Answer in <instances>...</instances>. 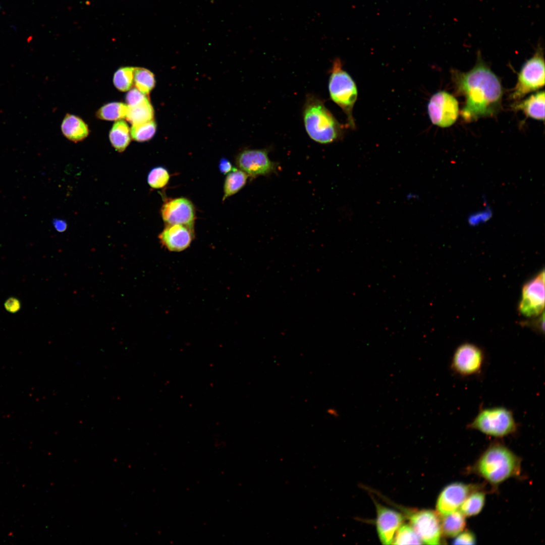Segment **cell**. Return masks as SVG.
Segmentation results:
<instances>
[{"label": "cell", "instance_id": "1", "mask_svg": "<svg viewBox=\"0 0 545 545\" xmlns=\"http://www.w3.org/2000/svg\"><path fill=\"white\" fill-rule=\"evenodd\" d=\"M478 58L476 65L469 71L453 72L456 93L465 97L460 115L468 123L498 113L503 94L499 78Z\"/></svg>", "mask_w": 545, "mask_h": 545}, {"label": "cell", "instance_id": "2", "mask_svg": "<svg viewBox=\"0 0 545 545\" xmlns=\"http://www.w3.org/2000/svg\"><path fill=\"white\" fill-rule=\"evenodd\" d=\"M475 471L492 484H499L520 472L521 460L505 446H489L474 465Z\"/></svg>", "mask_w": 545, "mask_h": 545}, {"label": "cell", "instance_id": "3", "mask_svg": "<svg viewBox=\"0 0 545 545\" xmlns=\"http://www.w3.org/2000/svg\"><path fill=\"white\" fill-rule=\"evenodd\" d=\"M303 119L309 136L321 144L332 143L342 134L339 123L323 101L316 96L308 94L303 108Z\"/></svg>", "mask_w": 545, "mask_h": 545}, {"label": "cell", "instance_id": "4", "mask_svg": "<svg viewBox=\"0 0 545 545\" xmlns=\"http://www.w3.org/2000/svg\"><path fill=\"white\" fill-rule=\"evenodd\" d=\"M329 90L332 100L343 110L350 125L354 126L352 111L357 97V87L351 76L342 69L338 58L333 63Z\"/></svg>", "mask_w": 545, "mask_h": 545}, {"label": "cell", "instance_id": "5", "mask_svg": "<svg viewBox=\"0 0 545 545\" xmlns=\"http://www.w3.org/2000/svg\"><path fill=\"white\" fill-rule=\"evenodd\" d=\"M468 427L487 435L501 438L515 432L517 424L510 410L496 407L481 410Z\"/></svg>", "mask_w": 545, "mask_h": 545}, {"label": "cell", "instance_id": "6", "mask_svg": "<svg viewBox=\"0 0 545 545\" xmlns=\"http://www.w3.org/2000/svg\"><path fill=\"white\" fill-rule=\"evenodd\" d=\"M544 61L541 47L523 64L518 74L517 84L511 97L519 100L528 93L544 85Z\"/></svg>", "mask_w": 545, "mask_h": 545}, {"label": "cell", "instance_id": "7", "mask_svg": "<svg viewBox=\"0 0 545 545\" xmlns=\"http://www.w3.org/2000/svg\"><path fill=\"white\" fill-rule=\"evenodd\" d=\"M410 524L422 543L439 544L442 534L440 517L431 510L407 511Z\"/></svg>", "mask_w": 545, "mask_h": 545}, {"label": "cell", "instance_id": "8", "mask_svg": "<svg viewBox=\"0 0 545 545\" xmlns=\"http://www.w3.org/2000/svg\"><path fill=\"white\" fill-rule=\"evenodd\" d=\"M544 307V271L523 286L518 310L526 317H536L543 312Z\"/></svg>", "mask_w": 545, "mask_h": 545}, {"label": "cell", "instance_id": "9", "mask_svg": "<svg viewBox=\"0 0 545 545\" xmlns=\"http://www.w3.org/2000/svg\"><path fill=\"white\" fill-rule=\"evenodd\" d=\"M427 111L432 123L442 128L455 123L459 115L457 99L451 94L441 91L434 94L427 105Z\"/></svg>", "mask_w": 545, "mask_h": 545}, {"label": "cell", "instance_id": "10", "mask_svg": "<svg viewBox=\"0 0 545 545\" xmlns=\"http://www.w3.org/2000/svg\"><path fill=\"white\" fill-rule=\"evenodd\" d=\"M483 362L484 354L479 347L471 343H464L454 353L451 368L457 374L468 376L479 373Z\"/></svg>", "mask_w": 545, "mask_h": 545}, {"label": "cell", "instance_id": "11", "mask_svg": "<svg viewBox=\"0 0 545 545\" xmlns=\"http://www.w3.org/2000/svg\"><path fill=\"white\" fill-rule=\"evenodd\" d=\"M477 490L478 488L475 485L461 482H454L447 485L437 499V513L442 517L459 510L466 498Z\"/></svg>", "mask_w": 545, "mask_h": 545}, {"label": "cell", "instance_id": "12", "mask_svg": "<svg viewBox=\"0 0 545 545\" xmlns=\"http://www.w3.org/2000/svg\"><path fill=\"white\" fill-rule=\"evenodd\" d=\"M161 214L167 225H182L194 230L195 210L192 202L186 198L167 201L161 207Z\"/></svg>", "mask_w": 545, "mask_h": 545}, {"label": "cell", "instance_id": "13", "mask_svg": "<svg viewBox=\"0 0 545 545\" xmlns=\"http://www.w3.org/2000/svg\"><path fill=\"white\" fill-rule=\"evenodd\" d=\"M236 162L240 170L251 177L268 175L275 169L264 149L244 150L238 154Z\"/></svg>", "mask_w": 545, "mask_h": 545}, {"label": "cell", "instance_id": "14", "mask_svg": "<svg viewBox=\"0 0 545 545\" xmlns=\"http://www.w3.org/2000/svg\"><path fill=\"white\" fill-rule=\"evenodd\" d=\"M375 506L376 527L379 540L383 544H392L395 533L402 525L404 516L377 502Z\"/></svg>", "mask_w": 545, "mask_h": 545}, {"label": "cell", "instance_id": "15", "mask_svg": "<svg viewBox=\"0 0 545 545\" xmlns=\"http://www.w3.org/2000/svg\"><path fill=\"white\" fill-rule=\"evenodd\" d=\"M194 230L179 225H167L158 235L162 246L170 251L180 252L189 247L194 238Z\"/></svg>", "mask_w": 545, "mask_h": 545}, {"label": "cell", "instance_id": "16", "mask_svg": "<svg viewBox=\"0 0 545 545\" xmlns=\"http://www.w3.org/2000/svg\"><path fill=\"white\" fill-rule=\"evenodd\" d=\"M544 91H541L514 105V109L521 110L528 117L544 120Z\"/></svg>", "mask_w": 545, "mask_h": 545}, {"label": "cell", "instance_id": "17", "mask_svg": "<svg viewBox=\"0 0 545 545\" xmlns=\"http://www.w3.org/2000/svg\"><path fill=\"white\" fill-rule=\"evenodd\" d=\"M64 135L69 140L77 142L84 139L89 134L87 125L80 118L67 114L61 125Z\"/></svg>", "mask_w": 545, "mask_h": 545}, {"label": "cell", "instance_id": "18", "mask_svg": "<svg viewBox=\"0 0 545 545\" xmlns=\"http://www.w3.org/2000/svg\"><path fill=\"white\" fill-rule=\"evenodd\" d=\"M130 133L128 124L122 119L114 124L110 131L109 138L116 151L122 152L126 149L131 141Z\"/></svg>", "mask_w": 545, "mask_h": 545}, {"label": "cell", "instance_id": "19", "mask_svg": "<svg viewBox=\"0 0 545 545\" xmlns=\"http://www.w3.org/2000/svg\"><path fill=\"white\" fill-rule=\"evenodd\" d=\"M465 516L457 510L442 516L441 520L442 533L448 537H455L463 531L465 525Z\"/></svg>", "mask_w": 545, "mask_h": 545}, {"label": "cell", "instance_id": "20", "mask_svg": "<svg viewBox=\"0 0 545 545\" xmlns=\"http://www.w3.org/2000/svg\"><path fill=\"white\" fill-rule=\"evenodd\" d=\"M248 176L241 170L233 168L225 179L224 185V201L228 197L236 194L246 184Z\"/></svg>", "mask_w": 545, "mask_h": 545}, {"label": "cell", "instance_id": "21", "mask_svg": "<svg viewBox=\"0 0 545 545\" xmlns=\"http://www.w3.org/2000/svg\"><path fill=\"white\" fill-rule=\"evenodd\" d=\"M153 116V108L148 100L136 105L128 106L126 119L133 125L152 121Z\"/></svg>", "mask_w": 545, "mask_h": 545}, {"label": "cell", "instance_id": "22", "mask_svg": "<svg viewBox=\"0 0 545 545\" xmlns=\"http://www.w3.org/2000/svg\"><path fill=\"white\" fill-rule=\"evenodd\" d=\"M128 106L123 102H114L106 104L97 112V117L106 121H118L126 118Z\"/></svg>", "mask_w": 545, "mask_h": 545}, {"label": "cell", "instance_id": "23", "mask_svg": "<svg viewBox=\"0 0 545 545\" xmlns=\"http://www.w3.org/2000/svg\"><path fill=\"white\" fill-rule=\"evenodd\" d=\"M484 494L478 490L470 494L459 508V511L466 517L474 516L482 509L485 502Z\"/></svg>", "mask_w": 545, "mask_h": 545}, {"label": "cell", "instance_id": "24", "mask_svg": "<svg viewBox=\"0 0 545 545\" xmlns=\"http://www.w3.org/2000/svg\"><path fill=\"white\" fill-rule=\"evenodd\" d=\"M155 78L149 70L142 68H134V83L136 88L145 95H148L155 85Z\"/></svg>", "mask_w": 545, "mask_h": 545}, {"label": "cell", "instance_id": "25", "mask_svg": "<svg viewBox=\"0 0 545 545\" xmlns=\"http://www.w3.org/2000/svg\"><path fill=\"white\" fill-rule=\"evenodd\" d=\"M134 70L133 67H126L115 72L113 83L118 90L125 92L131 89L134 84Z\"/></svg>", "mask_w": 545, "mask_h": 545}, {"label": "cell", "instance_id": "26", "mask_svg": "<svg viewBox=\"0 0 545 545\" xmlns=\"http://www.w3.org/2000/svg\"><path fill=\"white\" fill-rule=\"evenodd\" d=\"M392 544H422V542L410 525H402L394 535Z\"/></svg>", "mask_w": 545, "mask_h": 545}, {"label": "cell", "instance_id": "27", "mask_svg": "<svg viewBox=\"0 0 545 545\" xmlns=\"http://www.w3.org/2000/svg\"><path fill=\"white\" fill-rule=\"evenodd\" d=\"M156 129V124L153 120L143 124L133 125L130 130V135L132 139L136 141H147L154 135Z\"/></svg>", "mask_w": 545, "mask_h": 545}, {"label": "cell", "instance_id": "28", "mask_svg": "<svg viewBox=\"0 0 545 545\" xmlns=\"http://www.w3.org/2000/svg\"><path fill=\"white\" fill-rule=\"evenodd\" d=\"M170 178V174L167 169L162 166H157L152 168L149 171L147 181L151 188L160 189L168 184Z\"/></svg>", "mask_w": 545, "mask_h": 545}, {"label": "cell", "instance_id": "29", "mask_svg": "<svg viewBox=\"0 0 545 545\" xmlns=\"http://www.w3.org/2000/svg\"><path fill=\"white\" fill-rule=\"evenodd\" d=\"M492 209L487 207L470 214L468 217V223L471 226H476L487 222L492 217Z\"/></svg>", "mask_w": 545, "mask_h": 545}, {"label": "cell", "instance_id": "30", "mask_svg": "<svg viewBox=\"0 0 545 545\" xmlns=\"http://www.w3.org/2000/svg\"><path fill=\"white\" fill-rule=\"evenodd\" d=\"M146 95L136 88L130 89L126 96L127 105L129 106L136 105L149 100Z\"/></svg>", "mask_w": 545, "mask_h": 545}, {"label": "cell", "instance_id": "31", "mask_svg": "<svg viewBox=\"0 0 545 545\" xmlns=\"http://www.w3.org/2000/svg\"><path fill=\"white\" fill-rule=\"evenodd\" d=\"M476 542L474 534L468 530L462 531L456 536L454 543L456 544H473Z\"/></svg>", "mask_w": 545, "mask_h": 545}, {"label": "cell", "instance_id": "32", "mask_svg": "<svg viewBox=\"0 0 545 545\" xmlns=\"http://www.w3.org/2000/svg\"><path fill=\"white\" fill-rule=\"evenodd\" d=\"M4 306L8 311L15 313L20 310L21 303L18 299L11 297L6 301Z\"/></svg>", "mask_w": 545, "mask_h": 545}, {"label": "cell", "instance_id": "33", "mask_svg": "<svg viewBox=\"0 0 545 545\" xmlns=\"http://www.w3.org/2000/svg\"><path fill=\"white\" fill-rule=\"evenodd\" d=\"M219 170L223 174H228L232 171L233 168L231 162L226 158H222L219 164Z\"/></svg>", "mask_w": 545, "mask_h": 545}, {"label": "cell", "instance_id": "34", "mask_svg": "<svg viewBox=\"0 0 545 545\" xmlns=\"http://www.w3.org/2000/svg\"><path fill=\"white\" fill-rule=\"evenodd\" d=\"M52 225L55 229L59 232H63L67 228L66 222L62 219H54L52 221Z\"/></svg>", "mask_w": 545, "mask_h": 545}, {"label": "cell", "instance_id": "35", "mask_svg": "<svg viewBox=\"0 0 545 545\" xmlns=\"http://www.w3.org/2000/svg\"><path fill=\"white\" fill-rule=\"evenodd\" d=\"M326 413L330 416L335 418L338 417L339 415L338 411L336 409L333 408H329L326 410Z\"/></svg>", "mask_w": 545, "mask_h": 545}, {"label": "cell", "instance_id": "36", "mask_svg": "<svg viewBox=\"0 0 545 545\" xmlns=\"http://www.w3.org/2000/svg\"><path fill=\"white\" fill-rule=\"evenodd\" d=\"M0 9H1V5H0Z\"/></svg>", "mask_w": 545, "mask_h": 545}]
</instances>
